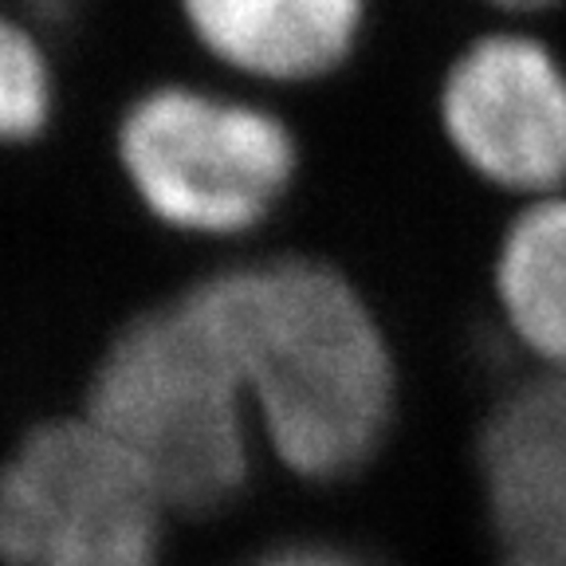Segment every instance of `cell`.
<instances>
[{
    "label": "cell",
    "mask_w": 566,
    "mask_h": 566,
    "mask_svg": "<svg viewBox=\"0 0 566 566\" xmlns=\"http://www.w3.org/2000/svg\"><path fill=\"white\" fill-rule=\"evenodd\" d=\"M476 495L495 566H566V374H523L480 421Z\"/></svg>",
    "instance_id": "6"
},
{
    "label": "cell",
    "mask_w": 566,
    "mask_h": 566,
    "mask_svg": "<svg viewBox=\"0 0 566 566\" xmlns=\"http://www.w3.org/2000/svg\"><path fill=\"white\" fill-rule=\"evenodd\" d=\"M492 4L495 12H504V17H539V12L558 9L563 0H484Z\"/></svg>",
    "instance_id": "12"
},
{
    "label": "cell",
    "mask_w": 566,
    "mask_h": 566,
    "mask_svg": "<svg viewBox=\"0 0 566 566\" xmlns=\"http://www.w3.org/2000/svg\"><path fill=\"white\" fill-rule=\"evenodd\" d=\"M437 130L476 186L512 205L566 193V60L527 28L472 35L441 71Z\"/></svg>",
    "instance_id": "5"
},
{
    "label": "cell",
    "mask_w": 566,
    "mask_h": 566,
    "mask_svg": "<svg viewBox=\"0 0 566 566\" xmlns=\"http://www.w3.org/2000/svg\"><path fill=\"white\" fill-rule=\"evenodd\" d=\"M91 421L146 472L161 504L212 512L252 472V406L229 354L186 300L123 331L91 389Z\"/></svg>",
    "instance_id": "2"
},
{
    "label": "cell",
    "mask_w": 566,
    "mask_h": 566,
    "mask_svg": "<svg viewBox=\"0 0 566 566\" xmlns=\"http://www.w3.org/2000/svg\"><path fill=\"white\" fill-rule=\"evenodd\" d=\"M118 161L158 221L240 237L287 201L303 150L292 123L260 98L166 80L126 103Z\"/></svg>",
    "instance_id": "3"
},
{
    "label": "cell",
    "mask_w": 566,
    "mask_h": 566,
    "mask_svg": "<svg viewBox=\"0 0 566 566\" xmlns=\"http://www.w3.org/2000/svg\"><path fill=\"white\" fill-rule=\"evenodd\" d=\"M189 44L248 87H311L358 55L370 0H174Z\"/></svg>",
    "instance_id": "7"
},
{
    "label": "cell",
    "mask_w": 566,
    "mask_h": 566,
    "mask_svg": "<svg viewBox=\"0 0 566 566\" xmlns=\"http://www.w3.org/2000/svg\"><path fill=\"white\" fill-rule=\"evenodd\" d=\"M488 303L527 374H566V193L512 205L488 252Z\"/></svg>",
    "instance_id": "8"
},
{
    "label": "cell",
    "mask_w": 566,
    "mask_h": 566,
    "mask_svg": "<svg viewBox=\"0 0 566 566\" xmlns=\"http://www.w3.org/2000/svg\"><path fill=\"white\" fill-rule=\"evenodd\" d=\"M55 98L52 32L0 4V146L40 138L52 126Z\"/></svg>",
    "instance_id": "9"
},
{
    "label": "cell",
    "mask_w": 566,
    "mask_h": 566,
    "mask_svg": "<svg viewBox=\"0 0 566 566\" xmlns=\"http://www.w3.org/2000/svg\"><path fill=\"white\" fill-rule=\"evenodd\" d=\"M252 566H370L363 555H354L335 543H287V547L268 551Z\"/></svg>",
    "instance_id": "10"
},
{
    "label": "cell",
    "mask_w": 566,
    "mask_h": 566,
    "mask_svg": "<svg viewBox=\"0 0 566 566\" xmlns=\"http://www.w3.org/2000/svg\"><path fill=\"white\" fill-rule=\"evenodd\" d=\"M181 300L229 354L256 433L307 484L363 476L401 417V363L366 292L315 256L237 264Z\"/></svg>",
    "instance_id": "1"
},
{
    "label": "cell",
    "mask_w": 566,
    "mask_h": 566,
    "mask_svg": "<svg viewBox=\"0 0 566 566\" xmlns=\"http://www.w3.org/2000/svg\"><path fill=\"white\" fill-rule=\"evenodd\" d=\"M161 495L95 421L32 433L0 472L9 566H158Z\"/></svg>",
    "instance_id": "4"
},
{
    "label": "cell",
    "mask_w": 566,
    "mask_h": 566,
    "mask_svg": "<svg viewBox=\"0 0 566 566\" xmlns=\"http://www.w3.org/2000/svg\"><path fill=\"white\" fill-rule=\"evenodd\" d=\"M0 4H9L20 17L44 24L48 32H60L63 24H71V20L87 9V0H0Z\"/></svg>",
    "instance_id": "11"
}]
</instances>
